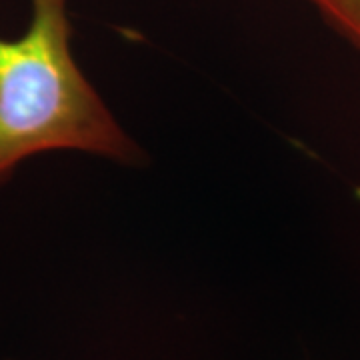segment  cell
Masks as SVG:
<instances>
[{
  "label": "cell",
  "instance_id": "obj_2",
  "mask_svg": "<svg viewBox=\"0 0 360 360\" xmlns=\"http://www.w3.org/2000/svg\"><path fill=\"white\" fill-rule=\"evenodd\" d=\"M322 20L360 52V0H307Z\"/></svg>",
  "mask_w": 360,
  "mask_h": 360
},
{
  "label": "cell",
  "instance_id": "obj_1",
  "mask_svg": "<svg viewBox=\"0 0 360 360\" xmlns=\"http://www.w3.org/2000/svg\"><path fill=\"white\" fill-rule=\"evenodd\" d=\"M68 0H30L18 39H0V184L25 160L77 150L136 165L139 144L118 124L70 49Z\"/></svg>",
  "mask_w": 360,
  "mask_h": 360
}]
</instances>
